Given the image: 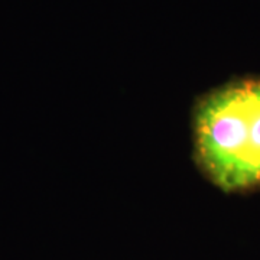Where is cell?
<instances>
[{
    "mask_svg": "<svg viewBox=\"0 0 260 260\" xmlns=\"http://www.w3.org/2000/svg\"><path fill=\"white\" fill-rule=\"evenodd\" d=\"M191 133L195 165L214 186L227 194L260 189V77L200 95Z\"/></svg>",
    "mask_w": 260,
    "mask_h": 260,
    "instance_id": "obj_1",
    "label": "cell"
}]
</instances>
